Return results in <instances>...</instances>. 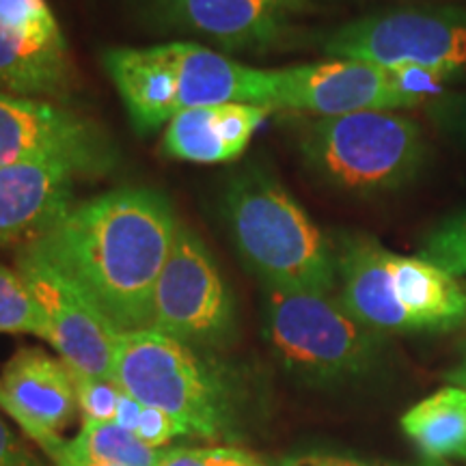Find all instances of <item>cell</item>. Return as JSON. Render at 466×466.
I'll list each match as a JSON object with an SVG mask.
<instances>
[{"label": "cell", "instance_id": "6da1fadb", "mask_svg": "<svg viewBox=\"0 0 466 466\" xmlns=\"http://www.w3.org/2000/svg\"><path fill=\"white\" fill-rule=\"evenodd\" d=\"M177 225L160 190L126 186L74 203L31 244L89 296L119 333H127L149 329L154 289Z\"/></svg>", "mask_w": 466, "mask_h": 466}, {"label": "cell", "instance_id": "7a4b0ae2", "mask_svg": "<svg viewBox=\"0 0 466 466\" xmlns=\"http://www.w3.org/2000/svg\"><path fill=\"white\" fill-rule=\"evenodd\" d=\"M339 302L382 335L450 333L466 324V285L423 258L382 247L370 233L335 240Z\"/></svg>", "mask_w": 466, "mask_h": 466}, {"label": "cell", "instance_id": "3957f363", "mask_svg": "<svg viewBox=\"0 0 466 466\" xmlns=\"http://www.w3.org/2000/svg\"><path fill=\"white\" fill-rule=\"evenodd\" d=\"M225 220L244 264L266 288L330 294L335 247L266 168H247L225 192Z\"/></svg>", "mask_w": 466, "mask_h": 466}, {"label": "cell", "instance_id": "277c9868", "mask_svg": "<svg viewBox=\"0 0 466 466\" xmlns=\"http://www.w3.org/2000/svg\"><path fill=\"white\" fill-rule=\"evenodd\" d=\"M300 154L319 182L348 195L401 190L428 158L421 126L398 110L318 116L302 127Z\"/></svg>", "mask_w": 466, "mask_h": 466}, {"label": "cell", "instance_id": "5b68a950", "mask_svg": "<svg viewBox=\"0 0 466 466\" xmlns=\"http://www.w3.org/2000/svg\"><path fill=\"white\" fill-rule=\"evenodd\" d=\"M264 333L279 363L316 387L374 374L387 337L350 316L330 294L275 288L264 294Z\"/></svg>", "mask_w": 466, "mask_h": 466}, {"label": "cell", "instance_id": "8992f818", "mask_svg": "<svg viewBox=\"0 0 466 466\" xmlns=\"http://www.w3.org/2000/svg\"><path fill=\"white\" fill-rule=\"evenodd\" d=\"M115 380L134 400L168 412L201 439H218L233 417L223 371L201 359L197 348L158 330L119 333Z\"/></svg>", "mask_w": 466, "mask_h": 466}, {"label": "cell", "instance_id": "52a82bcc", "mask_svg": "<svg viewBox=\"0 0 466 466\" xmlns=\"http://www.w3.org/2000/svg\"><path fill=\"white\" fill-rule=\"evenodd\" d=\"M324 55L370 66L466 74V9L404 7L357 17L324 35Z\"/></svg>", "mask_w": 466, "mask_h": 466}, {"label": "cell", "instance_id": "ba28073f", "mask_svg": "<svg viewBox=\"0 0 466 466\" xmlns=\"http://www.w3.org/2000/svg\"><path fill=\"white\" fill-rule=\"evenodd\" d=\"M149 329L190 348H220L236 333L229 285L201 238L184 223L156 283Z\"/></svg>", "mask_w": 466, "mask_h": 466}, {"label": "cell", "instance_id": "9c48e42d", "mask_svg": "<svg viewBox=\"0 0 466 466\" xmlns=\"http://www.w3.org/2000/svg\"><path fill=\"white\" fill-rule=\"evenodd\" d=\"M56 165L76 177H102L116 149L96 121L58 104L0 89V167Z\"/></svg>", "mask_w": 466, "mask_h": 466}, {"label": "cell", "instance_id": "30bf717a", "mask_svg": "<svg viewBox=\"0 0 466 466\" xmlns=\"http://www.w3.org/2000/svg\"><path fill=\"white\" fill-rule=\"evenodd\" d=\"M15 270L31 289L44 319V339L80 374L115 380L119 330L89 296L46 259L35 244H22ZM116 382V380H115Z\"/></svg>", "mask_w": 466, "mask_h": 466}, {"label": "cell", "instance_id": "8fae6325", "mask_svg": "<svg viewBox=\"0 0 466 466\" xmlns=\"http://www.w3.org/2000/svg\"><path fill=\"white\" fill-rule=\"evenodd\" d=\"M258 106L318 116L359 110H408L415 104L395 89L389 69L333 58L307 66L261 69Z\"/></svg>", "mask_w": 466, "mask_h": 466}, {"label": "cell", "instance_id": "7c38bea8", "mask_svg": "<svg viewBox=\"0 0 466 466\" xmlns=\"http://www.w3.org/2000/svg\"><path fill=\"white\" fill-rule=\"evenodd\" d=\"M69 86V48L48 0H0V89L61 97Z\"/></svg>", "mask_w": 466, "mask_h": 466}, {"label": "cell", "instance_id": "4fadbf2b", "mask_svg": "<svg viewBox=\"0 0 466 466\" xmlns=\"http://www.w3.org/2000/svg\"><path fill=\"white\" fill-rule=\"evenodd\" d=\"M0 408L52 460L67 442L58 432L78 410L72 370L42 348L15 350L0 371Z\"/></svg>", "mask_w": 466, "mask_h": 466}, {"label": "cell", "instance_id": "5bb4252c", "mask_svg": "<svg viewBox=\"0 0 466 466\" xmlns=\"http://www.w3.org/2000/svg\"><path fill=\"white\" fill-rule=\"evenodd\" d=\"M307 9L309 0H147L156 22L227 50L270 48Z\"/></svg>", "mask_w": 466, "mask_h": 466}, {"label": "cell", "instance_id": "9a60e30c", "mask_svg": "<svg viewBox=\"0 0 466 466\" xmlns=\"http://www.w3.org/2000/svg\"><path fill=\"white\" fill-rule=\"evenodd\" d=\"M76 175L56 165L0 167V244H26L74 206Z\"/></svg>", "mask_w": 466, "mask_h": 466}, {"label": "cell", "instance_id": "2e32d148", "mask_svg": "<svg viewBox=\"0 0 466 466\" xmlns=\"http://www.w3.org/2000/svg\"><path fill=\"white\" fill-rule=\"evenodd\" d=\"M272 110L255 104H217L182 110L165 127L162 149L195 165H223L247 151L250 138Z\"/></svg>", "mask_w": 466, "mask_h": 466}, {"label": "cell", "instance_id": "e0dca14e", "mask_svg": "<svg viewBox=\"0 0 466 466\" xmlns=\"http://www.w3.org/2000/svg\"><path fill=\"white\" fill-rule=\"evenodd\" d=\"M104 67L138 134L156 132L182 113L177 76L167 44L104 52Z\"/></svg>", "mask_w": 466, "mask_h": 466}, {"label": "cell", "instance_id": "ac0fdd59", "mask_svg": "<svg viewBox=\"0 0 466 466\" xmlns=\"http://www.w3.org/2000/svg\"><path fill=\"white\" fill-rule=\"evenodd\" d=\"M167 50L177 76L182 110L229 102L258 106L261 69L231 61L201 44L171 42Z\"/></svg>", "mask_w": 466, "mask_h": 466}, {"label": "cell", "instance_id": "d6986e66", "mask_svg": "<svg viewBox=\"0 0 466 466\" xmlns=\"http://www.w3.org/2000/svg\"><path fill=\"white\" fill-rule=\"evenodd\" d=\"M401 430L428 460L466 451V389L451 384L408 408Z\"/></svg>", "mask_w": 466, "mask_h": 466}, {"label": "cell", "instance_id": "ffe728a7", "mask_svg": "<svg viewBox=\"0 0 466 466\" xmlns=\"http://www.w3.org/2000/svg\"><path fill=\"white\" fill-rule=\"evenodd\" d=\"M67 450L76 458L115 466H158L165 451L116 421H83L78 436L67 441Z\"/></svg>", "mask_w": 466, "mask_h": 466}, {"label": "cell", "instance_id": "44dd1931", "mask_svg": "<svg viewBox=\"0 0 466 466\" xmlns=\"http://www.w3.org/2000/svg\"><path fill=\"white\" fill-rule=\"evenodd\" d=\"M0 333L44 339V319L31 289L17 270L0 264Z\"/></svg>", "mask_w": 466, "mask_h": 466}, {"label": "cell", "instance_id": "7402d4cb", "mask_svg": "<svg viewBox=\"0 0 466 466\" xmlns=\"http://www.w3.org/2000/svg\"><path fill=\"white\" fill-rule=\"evenodd\" d=\"M419 258L453 277H466V208L425 231L419 244Z\"/></svg>", "mask_w": 466, "mask_h": 466}, {"label": "cell", "instance_id": "603a6c76", "mask_svg": "<svg viewBox=\"0 0 466 466\" xmlns=\"http://www.w3.org/2000/svg\"><path fill=\"white\" fill-rule=\"evenodd\" d=\"M72 374L76 398H78V408L85 421H115L121 398H124V389L115 380H106V378L86 376L76 370H72Z\"/></svg>", "mask_w": 466, "mask_h": 466}, {"label": "cell", "instance_id": "cb8c5ba5", "mask_svg": "<svg viewBox=\"0 0 466 466\" xmlns=\"http://www.w3.org/2000/svg\"><path fill=\"white\" fill-rule=\"evenodd\" d=\"M250 453L236 447H173L162 451L158 466H250Z\"/></svg>", "mask_w": 466, "mask_h": 466}, {"label": "cell", "instance_id": "d4e9b609", "mask_svg": "<svg viewBox=\"0 0 466 466\" xmlns=\"http://www.w3.org/2000/svg\"><path fill=\"white\" fill-rule=\"evenodd\" d=\"M425 115L442 137L458 145H466V91H447L430 104Z\"/></svg>", "mask_w": 466, "mask_h": 466}, {"label": "cell", "instance_id": "484cf974", "mask_svg": "<svg viewBox=\"0 0 466 466\" xmlns=\"http://www.w3.org/2000/svg\"><path fill=\"white\" fill-rule=\"evenodd\" d=\"M132 432L143 442H147L149 447L160 450V447H167L177 436L188 434V430L177 419L168 415V412L141 404V410H138V415L132 423Z\"/></svg>", "mask_w": 466, "mask_h": 466}, {"label": "cell", "instance_id": "4316f807", "mask_svg": "<svg viewBox=\"0 0 466 466\" xmlns=\"http://www.w3.org/2000/svg\"><path fill=\"white\" fill-rule=\"evenodd\" d=\"M0 466H42L3 419H0Z\"/></svg>", "mask_w": 466, "mask_h": 466}, {"label": "cell", "instance_id": "83f0119b", "mask_svg": "<svg viewBox=\"0 0 466 466\" xmlns=\"http://www.w3.org/2000/svg\"><path fill=\"white\" fill-rule=\"evenodd\" d=\"M279 466H370V462L335 453H300V456L285 458Z\"/></svg>", "mask_w": 466, "mask_h": 466}, {"label": "cell", "instance_id": "f1b7e54d", "mask_svg": "<svg viewBox=\"0 0 466 466\" xmlns=\"http://www.w3.org/2000/svg\"><path fill=\"white\" fill-rule=\"evenodd\" d=\"M52 464L55 466H115V464H102V462H91V460H83V458H76L69 453L67 450V442L61 451L52 458Z\"/></svg>", "mask_w": 466, "mask_h": 466}, {"label": "cell", "instance_id": "f546056e", "mask_svg": "<svg viewBox=\"0 0 466 466\" xmlns=\"http://www.w3.org/2000/svg\"><path fill=\"white\" fill-rule=\"evenodd\" d=\"M447 378H450V382H453V384H458V387H464V389H466V359L456 367V370H451L450 374H447Z\"/></svg>", "mask_w": 466, "mask_h": 466}, {"label": "cell", "instance_id": "4dcf8cb0", "mask_svg": "<svg viewBox=\"0 0 466 466\" xmlns=\"http://www.w3.org/2000/svg\"><path fill=\"white\" fill-rule=\"evenodd\" d=\"M370 466H447L442 460H428L425 458V462L421 464H384V462H370Z\"/></svg>", "mask_w": 466, "mask_h": 466}, {"label": "cell", "instance_id": "1f68e13d", "mask_svg": "<svg viewBox=\"0 0 466 466\" xmlns=\"http://www.w3.org/2000/svg\"><path fill=\"white\" fill-rule=\"evenodd\" d=\"M250 466H264V464H259V462H255V464H250Z\"/></svg>", "mask_w": 466, "mask_h": 466}, {"label": "cell", "instance_id": "d6a6232c", "mask_svg": "<svg viewBox=\"0 0 466 466\" xmlns=\"http://www.w3.org/2000/svg\"><path fill=\"white\" fill-rule=\"evenodd\" d=\"M462 456H464V458H466V451H464V453H462Z\"/></svg>", "mask_w": 466, "mask_h": 466}]
</instances>
